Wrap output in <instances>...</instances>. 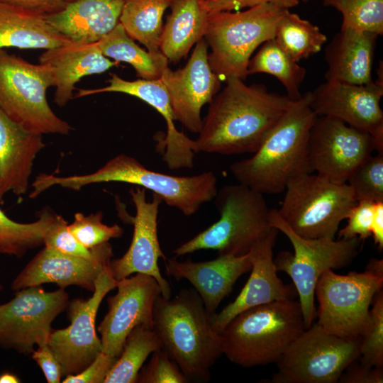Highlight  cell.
<instances>
[{
  "label": "cell",
  "mask_w": 383,
  "mask_h": 383,
  "mask_svg": "<svg viewBox=\"0 0 383 383\" xmlns=\"http://www.w3.org/2000/svg\"><path fill=\"white\" fill-rule=\"evenodd\" d=\"M310 97L311 91H307L299 99L291 100L254 155L230 165L238 183L262 194H279L297 176L311 173L308 140L317 116L310 107Z\"/></svg>",
  "instance_id": "obj_2"
},
{
  "label": "cell",
  "mask_w": 383,
  "mask_h": 383,
  "mask_svg": "<svg viewBox=\"0 0 383 383\" xmlns=\"http://www.w3.org/2000/svg\"><path fill=\"white\" fill-rule=\"evenodd\" d=\"M270 224L291 242L294 253L280 252L274 259L276 270L287 274L299 295L305 328L315 316V289L320 275L326 270L348 266L357 256L361 241L358 238H305L294 233L282 220L277 209L270 210Z\"/></svg>",
  "instance_id": "obj_8"
},
{
  "label": "cell",
  "mask_w": 383,
  "mask_h": 383,
  "mask_svg": "<svg viewBox=\"0 0 383 383\" xmlns=\"http://www.w3.org/2000/svg\"><path fill=\"white\" fill-rule=\"evenodd\" d=\"M346 183L357 201H383V155L367 157L353 170Z\"/></svg>",
  "instance_id": "obj_37"
},
{
  "label": "cell",
  "mask_w": 383,
  "mask_h": 383,
  "mask_svg": "<svg viewBox=\"0 0 383 383\" xmlns=\"http://www.w3.org/2000/svg\"><path fill=\"white\" fill-rule=\"evenodd\" d=\"M36 13L47 16L62 9L66 2L61 0H0Z\"/></svg>",
  "instance_id": "obj_47"
},
{
  "label": "cell",
  "mask_w": 383,
  "mask_h": 383,
  "mask_svg": "<svg viewBox=\"0 0 383 383\" xmlns=\"http://www.w3.org/2000/svg\"><path fill=\"white\" fill-rule=\"evenodd\" d=\"M43 245L67 255L87 259H95L113 252L109 242L91 249L84 247L70 232L67 221L58 214H56L45 233Z\"/></svg>",
  "instance_id": "obj_38"
},
{
  "label": "cell",
  "mask_w": 383,
  "mask_h": 383,
  "mask_svg": "<svg viewBox=\"0 0 383 383\" xmlns=\"http://www.w3.org/2000/svg\"><path fill=\"white\" fill-rule=\"evenodd\" d=\"M162 348L161 340L153 328L136 326L128 335L118 357L104 383H135L148 357Z\"/></svg>",
  "instance_id": "obj_32"
},
{
  "label": "cell",
  "mask_w": 383,
  "mask_h": 383,
  "mask_svg": "<svg viewBox=\"0 0 383 383\" xmlns=\"http://www.w3.org/2000/svg\"><path fill=\"white\" fill-rule=\"evenodd\" d=\"M124 0H74L45 16L58 33L75 43H96L119 22Z\"/></svg>",
  "instance_id": "obj_26"
},
{
  "label": "cell",
  "mask_w": 383,
  "mask_h": 383,
  "mask_svg": "<svg viewBox=\"0 0 383 383\" xmlns=\"http://www.w3.org/2000/svg\"><path fill=\"white\" fill-rule=\"evenodd\" d=\"M215 205L219 219L175 248L180 257L200 250H214L218 255L240 256L250 252L274 228L263 194L238 183L217 191Z\"/></svg>",
  "instance_id": "obj_6"
},
{
  "label": "cell",
  "mask_w": 383,
  "mask_h": 383,
  "mask_svg": "<svg viewBox=\"0 0 383 383\" xmlns=\"http://www.w3.org/2000/svg\"><path fill=\"white\" fill-rule=\"evenodd\" d=\"M45 146L42 135L26 130L0 109V203L7 193H27L34 160Z\"/></svg>",
  "instance_id": "obj_24"
},
{
  "label": "cell",
  "mask_w": 383,
  "mask_h": 383,
  "mask_svg": "<svg viewBox=\"0 0 383 383\" xmlns=\"http://www.w3.org/2000/svg\"><path fill=\"white\" fill-rule=\"evenodd\" d=\"M2 288H3V287H2V285H1V283H0V291L2 290Z\"/></svg>",
  "instance_id": "obj_52"
},
{
  "label": "cell",
  "mask_w": 383,
  "mask_h": 383,
  "mask_svg": "<svg viewBox=\"0 0 383 383\" xmlns=\"http://www.w3.org/2000/svg\"><path fill=\"white\" fill-rule=\"evenodd\" d=\"M289 10L264 3L244 11L209 13L205 40L211 48L209 65L220 78L236 77L244 80L255 49L274 38L276 28Z\"/></svg>",
  "instance_id": "obj_7"
},
{
  "label": "cell",
  "mask_w": 383,
  "mask_h": 383,
  "mask_svg": "<svg viewBox=\"0 0 383 383\" xmlns=\"http://www.w3.org/2000/svg\"><path fill=\"white\" fill-rule=\"evenodd\" d=\"M377 34L340 28L325 50L326 81L351 84L373 82L372 67Z\"/></svg>",
  "instance_id": "obj_27"
},
{
  "label": "cell",
  "mask_w": 383,
  "mask_h": 383,
  "mask_svg": "<svg viewBox=\"0 0 383 383\" xmlns=\"http://www.w3.org/2000/svg\"><path fill=\"white\" fill-rule=\"evenodd\" d=\"M19 382V379L13 374L5 372L0 375V383H18Z\"/></svg>",
  "instance_id": "obj_50"
},
{
  "label": "cell",
  "mask_w": 383,
  "mask_h": 383,
  "mask_svg": "<svg viewBox=\"0 0 383 383\" xmlns=\"http://www.w3.org/2000/svg\"><path fill=\"white\" fill-rule=\"evenodd\" d=\"M382 285L383 277L366 270L345 275L325 270L315 289L317 323L338 336L362 337L368 326L370 305Z\"/></svg>",
  "instance_id": "obj_12"
},
{
  "label": "cell",
  "mask_w": 383,
  "mask_h": 383,
  "mask_svg": "<svg viewBox=\"0 0 383 383\" xmlns=\"http://www.w3.org/2000/svg\"><path fill=\"white\" fill-rule=\"evenodd\" d=\"M104 352H101L94 361L82 371L66 376L64 383H104L109 370L116 361Z\"/></svg>",
  "instance_id": "obj_43"
},
{
  "label": "cell",
  "mask_w": 383,
  "mask_h": 383,
  "mask_svg": "<svg viewBox=\"0 0 383 383\" xmlns=\"http://www.w3.org/2000/svg\"><path fill=\"white\" fill-rule=\"evenodd\" d=\"M61 1H64V2H66V1H67V0H61Z\"/></svg>",
  "instance_id": "obj_54"
},
{
  "label": "cell",
  "mask_w": 383,
  "mask_h": 383,
  "mask_svg": "<svg viewBox=\"0 0 383 383\" xmlns=\"http://www.w3.org/2000/svg\"><path fill=\"white\" fill-rule=\"evenodd\" d=\"M139 383H185L188 380L166 352L159 348L152 353L148 363L139 371Z\"/></svg>",
  "instance_id": "obj_41"
},
{
  "label": "cell",
  "mask_w": 383,
  "mask_h": 383,
  "mask_svg": "<svg viewBox=\"0 0 383 383\" xmlns=\"http://www.w3.org/2000/svg\"><path fill=\"white\" fill-rule=\"evenodd\" d=\"M371 236L379 250L383 249V201L374 204V216L371 227Z\"/></svg>",
  "instance_id": "obj_48"
},
{
  "label": "cell",
  "mask_w": 383,
  "mask_h": 383,
  "mask_svg": "<svg viewBox=\"0 0 383 383\" xmlns=\"http://www.w3.org/2000/svg\"><path fill=\"white\" fill-rule=\"evenodd\" d=\"M172 0H124L119 22L151 52H160L162 16Z\"/></svg>",
  "instance_id": "obj_31"
},
{
  "label": "cell",
  "mask_w": 383,
  "mask_h": 383,
  "mask_svg": "<svg viewBox=\"0 0 383 383\" xmlns=\"http://www.w3.org/2000/svg\"><path fill=\"white\" fill-rule=\"evenodd\" d=\"M113 252L95 259L70 255L44 246L16 277L11 289L18 291L43 284L61 289L75 285L93 292L99 275L109 267Z\"/></svg>",
  "instance_id": "obj_21"
},
{
  "label": "cell",
  "mask_w": 383,
  "mask_h": 383,
  "mask_svg": "<svg viewBox=\"0 0 383 383\" xmlns=\"http://www.w3.org/2000/svg\"><path fill=\"white\" fill-rule=\"evenodd\" d=\"M56 214L44 209L38 220L24 223L9 218L0 209V254L21 257L28 250L43 245L45 233Z\"/></svg>",
  "instance_id": "obj_35"
},
{
  "label": "cell",
  "mask_w": 383,
  "mask_h": 383,
  "mask_svg": "<svg viewBox=\"0 0 383 383\" xmlns=\"http://www.w3.org/2000/svg\"><path fill=\"white\" fill-rule=\"evenodd\" d=\"M370 310V320L362 336L360 346V362L368 366L383 367V293L381 289L374 297Z\"/></svg>",
  "instance_id": "obj_40"
},
{
  "label": "cell",
  "mask_w": 383,
  "mask_h": 383,
  "mask_svg": "<svg viewBox=\"0 0 383 383\" xmlns=\"http://www.w3.org/2000/svg\"><path fill=\"white\" fill-rule=\"evenodd\" d=\"M160 79L167 91L175 121L199 133L201 108L211 102L221 87V78L209 63L206 41L201 39L196 44L182 68L173 71L167 67Z\"/></svg>",
  "instance_id": "obj_19"
},
{
  "label": "cell",
  "mask_w": 383,
  "mask_h": 383,
  "mask_svg": "<svg viewBox=\"0 0 383 383\" xmlns=\"http://www.w3.org/2000/svg\"><path fill=\"white\" fill-rule=\"evenodd\" d=\"M53 86L48 68L0 48V109L26 130L68 135L73 129L50 108L46 91Z\"/></svg>",
  "instance_id": "obj_10"
},
{
  "label": "cell",
  "mask_w": 383,
  "mask_h": 383,
  "mask_svg": "<svg viewBox=\"0 0 383 383\" xmlns=\"http://www.w3.org/2000/svg\"><path fill=\"white\" fill-rule=\"evenodd\" d=\"M213 97L194 140L197 152H255L286 111L290 99L262 84L247 85L236 77Z\"/></svg>",
  "instance_id": "obj_1"
},
{
  "label": "cell",
  "mask_w": 383,
  "mask_h": 383,
  "mask_svg": "<svg viewBox=\"0 0 383 383\" xmlns=\"http://www.w3.org/2000/svg\"><path fill=\"white\" fill-rule=\"evenodd\" d=\"M56 87L54 102L65 106L72 99L74 84L85 76L103 73L118 62L110 60L99 50L96 43L67 44L45 50L39 57Z\"/></svg>",
  "instance_id": "obj_25"
},
{
  "label": "cell",
  "mask_w": 383,
  "mask_h": 383,
  "mask_svg": "<svg viewBox=\"0 0 383 383\" xmlns=\"http://www.w3.org/2000/svg\"><path fill=\"white\" fill-rule=\"evenodd\" d=\"M116 288V294L107 299L108 312L97 330L102 352L118 359L133 328L140 324L153 328L154 305L161 289L152 277L141 273L118 280Z\"/></svg>",
  "instance_id": "obj_17"
},
{
  "label": "cell",
  "mask_w": 383,
  "mask_h": 383,
  "mask_svg": "<svg viewBox=\"0 0 383 383\" xmlns=\"http://www.w3.org/2000/svg\"><path fill=\"white\" fill-rule=\"evenodd\" d=\"M300 0H206V4L209 13L218 11H239L264 3L279 5L289 9L298 5Z\"/></svg>",
  "instance_id": "obj_44"
},
{
  "label": "cell",
  "mask_w": 383,
  "mask_h": 383,
  "mask_svg": "<svg viewBox=\"0 0 383 383\" xmlns=\"http://www.w3.org/2000/svg\"><path fill=\"white\" fill-rule=\"evenodd\" d=\"M274 228L253 248L250 275L233 301L219 313L211 316L214 329L221 333L236 315L252 307L274 301L293 299L294 291L277 275L273 258V248L278 234Z\"/></svg>",
  "instance_id": "obj_23"
},
{
  "label": "cell",
  "mask_w": 383,
  "mask_h": 383,
  "mask_svg": "<svg viewBox=\"0 0 383 383\" xmlns=\"http://www.w3.org/2000/svg\"><path fill=\"white\" fill-rule=\"evenodd\" d=\"M308 1H309V0H300V1H301V2H307Z\"/></svg>",
  "instance_id": "obj_51"
},
{
  "label": "cell",
  "mask_w": 383,
  "mask_h": 383,
  "mask_svg": "<svg viewBox=\"0 0 383 383\" xmlns=\"http://www.w3.org/2000/svg\"><path fill=\"white\" fill-rule=\"evenodd\" d=\"M305 329L299 301L258 305L236 315L220 333L223 355L243 367L276 363Z\"/></svg>",
  "instance_id": "obj_5"
},
{
  "label": "cell",
  "mask_w": 383,
  "mask_h": 383,
  "mask_svg": "<svg viewBox=\"0 0 383 383\" xmlns=\"http://www.w3.org/2000/svg\"><path fill=\"white\" fill-rule=\"evenodd\" d=\"M365 270L379 277H383V260L371 258L366 266Z\"/></svg>",
  "instance_id": "obj_49"
},
{
  "label": "cell",
  "mask_w": 383,
  "mask_h": 383,
  "mask_svg": "<svg viewBox=\"0 0 383 383\" xmlns=\"http://www.w3.org/2000/svg\"><path fill=\"white\" fill-rule=\"evenodd\" d=\"M362 337H342L317 323L305 329L276 362L271 383H337L360 357Z\"/></svg>",
  "instance_id": "obj_11"
},
{
  "label": "cell",
  "mask_w": 383,
  "mask_h": 383,
  "mask_svg": "<svg viewBox=\"0 0 383 383\" xmlns=\"http://www.w3.org/2000/svg\"><path fill=\"white\" fill-rule=\"evenodd\" d=\"M32 358L41 368L48 383L60 382L61 367L48 344L38 346L32 353Z\"/></svg>",
  "instance_id": "obj_46"
},
{
  "label": "cell",
  "mask_w": 383,
  "mask_h": 383,
  "mask_svg": "<svg viewBox=\"0 0 383 383\" xmlns=\"http://www.w3.org/2000/svg\"><path fill=\"white\" fill-rule=\"evenodd\" d=\"M306 69L298 65L272 38L262 43V47L250 60L248 74L266 73L278 79L285 87L287 96L295 101L302 94L299 89L306 75Z\"/></svg>",
  "instance_id": "obj_33"
},
{
  "label": "cell",
  "mask_w": 383,
  "mask_h": 383,
  "mask_svg": "<svg viewBox=\"0 0 383 383\" xmlns=\"http://www.w3.org/2000/svg\"><path fill=\"white\" fill-rule=\"evenodd\" d=\"M343 15L341 28L383 33V0H323Z\"/></svg>",
  "instance_id": "obj_36"
},
{
  "label": "cell",
  "mask_w": 383,
  "mask_h": 383,
  "mask_svg": "<svg viewBox=\"0 0 383 383\" xmlns=\"http://www.w3.org/2000/svg\"><path fill=\"white\" fill-rule=\"evenodd\" d=\"M153 328L162 348L188 382H208L210 369L223 355L221 335L195 289H182L173 298L160 295L153 309Z\"/></svg>",
  "instance_id": "obj_3"
},
{
  "label": "cell",
  "mask_w": 383,
  "mask_h": 383,
  "mask_svg": "<svg viewBox=\"0 0 383 383\" xmlns=\"http://www.w3.org/2000/svg\"><path fill=\"white\" fill-rule=\"evenodd\" d=\"M375 150L371 135L335 118L317 116L309 133V171L346 183L353 170Z\"/></svg>",
  "instance_id": "obj_15"
},
{
  "label": "cell",
  "mask_w": 383,
  "mask_h": 383,
  "mask_svg": "<svg viewBox=\"0 0 383 383\" xmlns=\"http://www.w3.org/2000/svg\"><path fill=\"white\" fill-rule=\"evenodd\" d=\"M68 303L69 295L61 288L48 292L39 285L17 291L0 304V346L28 355L35 345L48 344L52 323Z\"/></svg>",
  "instance_id": "obj_13"
},
{
  "label": "cell",
  "mask_w": 383,
  "mask_h": 383,
  "mask_svg": "<svg viewBox=\"0 0 383 383\" xmlns=\"http://www.w3.org/2000/svg\"><path fill=\"white\" fill-rule=\"evenodd\" d=\"M274 38L296 62L318 52L327 41L317 26L289 10L280 20Z\"/></svg>",
  "instance_id": "obj_34"
},
{
  "label": "cell",
  "mask_w": 383,
  "mask_h": 383,
  "mask_svg": "<svg viewBox=\"0 0 383 383\" xmlns=\"http://www.w3.org/2000/svg\"><path fill=\"white\" fill-rule=\"evenodd\" d=\"M135 206V215L129 216L128 222L133 225V235L131 245L120 258L111 260L109 270L116 280H121L134 273L152 277L161 289V296L170 299L171 287L161 274L158 260L167 259L162 252L157 235V217L162 199L152 194V199L148 201L144 188L133 187L129 190Z\"/></svg>",
  "instance_id": "obj_18"
},
{
  "label": "cell",
  "mask_w": 383,
  "mask_h": 383,
  "mask_svg": "<svg viewBox=\"0 0 383 383\" xmlns=\"http://www.w3.org/2000/svg\"><path fill=\"white\" fill-rule=\"evenodd\" d=\"M206 0H172L171 13L162 28L160 50L177 62L205 35L209 13Z\"/></svg>",
  "instance_id": "obj_29"
},
{
  "label": "cell",
  "mask_w": 383,
  "mask_h": 383,
  "mask_svg": "<svg viewBox=\"0 0 383 383\" xmlns=\"http://www.w3.org/2000/svg\"><path fill=\"white\" fill-rule=\"evenodd\" d=\"M74 1V0H67L66 2H69V1Z\"/></svg>",
  "instance_id": "obj_53"
},
{
  "label": "cell",
  "mask_w": 383,
  "mask_h": 383,
  "mask_svg": "<svg viewBox=\"0 0 383 383\" xmlns=\"http://www.w3.org/2000/svg\"><path fill=\"white\" fill-rule=\"evenodd\" d=\"M375 203L368 200L357 201L348 213L346 226L338 231L339 238H358L364 241L370 237Z\"/></svg>",
  "instance_id": "obj_42"
},
{
  "label": "cell",
  "mask_w": 383,
  "mask_h": 383,
  "mask_svg": "<svg viewBox=\"0 0 383 383\" xmlns=\"http://www.w3.org/2000/svg\"><path fill=\"white\" fill-rule=\"evenodd\" d=\"M383 85L372 82L351 84L326 81L311 91L310 107L317 116L339 119L369 133L375 151L383 155Z\"/></svg>",
  "instance_id": "obj_16"
},
{
  "label": "cell",
  "mask_w": 383,
  "mask_h": 383,
  "mask_svg": "<svg viewBox=\"0 0 383 383\" xmlns=\"http://www.w3.org/2000/svg\"><path fill=\"white\" fill-rule=\"evenodd\" d=\"M117 280L109 267L97 277L92 296L74 299L67 304L68 327L52 331L48 345L59 362L62 374H74L85 369L102 352L96 332V317L104 296L116 288Z\"/></svg>",
  "instance_id": "obj_14"
},
{
  "label": "cell",
  "mask_w": 383,
  "mask_h": 383,
  "mask_svg": "<svg viewBox=\"0 0 383 383\" xmlns=\"http://www.w3.org/2000/svg\"><path fill=\"white\" fill-rule=\"evenodd\" d=\"M111 77L108 86L95 89H79L75 97L103 92H121L145 101L153 107L165 121L166 135L159 141L157 148L167 166L170 170L192 168L194 155L197 153L195 140L177 129L169 96L160 79H140L128 81L115 74Z\"/></svg>",
  "instance_id": "obj_20"
},
{
  "label": "cell",
  "mask_w": 383,
  "mask_h": 383,
  "mask_svg": "<svg viewBox=\"0 0 383 383\" xmlns=\"http://www.w3.org/2000/svg\"><path fill=\"white\" fill-rule=\"evenodd\" d=\"M357 361V360H356ZM356 361L351 363L341 374L340 383H382L383 367L365 365Z\"/></svg>",
  "instance_id": "obj_45"
},
{
  "label": "cell",
  "mask_w": 383,
  "mask_h": 383,
  "mask_svg": "<svg viewBox=\"0 0 383 383\" xmlns=\"http://www.w3.org/2000/svg\"><path fill=\"white\" fill-rule=\"evenodd\" d=\"M252 258L253 249L243 255H222L203 262H180L174 256L165 260V273L176 280L189 281L212 316L239 277L250 271Z\"/></svg>",
  "instance_id": "obj_22"
},
{
  "label": "cell",
  "mask_w": 383,
  "mask_h": 383,
  "mask_svg": "<svg viewBox=\"0 0 383 383\" xmlns=\"http://www.w3.org/2000/svg\"><path fill=\"white\" fill-rule=\"evenodd\" d=\"M70 42L45 16L0 1V48L48 50Z\"/></svg>",
  "instance_id": "obj_28"
},
{
  "label": "cell",
  "mask_w": 383,
  "mask_h": 383,
  "mask_svg": "<svg viewBox=\"0 0 383 383\" xmlns=\"http://www.w3.org/2000/svg\"><path fill=\"white\" fill-rule=\"evenodd\" d=\"M102 219L101 211L87 216L82 213H76L73 222L68 225V228L75 238L89 249L123 235V229L120 226L106 225L102 222Z\"/></svg>",
  "instance_id": "obj_39"
},
{
  "label": "cell",
  "mask_w": 383,
  "mask_h": 383,
  "mask_svg": "<svg viewBox=\"0 0 383 383\" xmlns=\"http://www.w3.org/2000/svg\"><path fill=\"white\" fill-rule=\"evenodd\" d=\"M284 191L278 213L305 238L335 239L340 223L357 203L347 183L332 182L318 174L297 176Z\"/></svg>",
  "instance_id": "obj_9"
},
{
  "label": "cell",
  "mask_w": 383,
  "mask_h": 383,
  "mask_svg": "<svg viewBox=\"0 0 383 383\" xmlns=\"http://www.w3.org/2000/svg\"><path fill=\"white\" fill-rule=\"evenodd\" d=\"M96 45L106 57L130 64L142 79H159L168 67L169 61L161 52H151L140 48L120 22Z\"/></svg>",
  "instance_id": "obj_30"
},
{
  "label": "cell",
  "mask_w": 383,
  "mask_h": 383,
  "mask_svg": "<svg viewBox=\"0 0 383 383\" xmlns=\"http://www.w3.org/2000/svg\"><path fill=\"white\" fill-rule=\"evenodd\" d=\"M104 182H123L150 190L167 205L184 216L196 213L205 203L214 199L217 178L212 172L192 176H174L145 167L135 158L119 154L92 173L58 177L45 173L36 176L34 186L43 193L54 186L79 191L84 187Z\"/></svg>",
  "instance_id": "obj_4"
}]
</instances>
